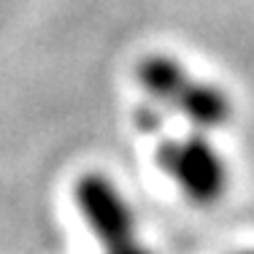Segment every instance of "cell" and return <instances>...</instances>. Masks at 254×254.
Masks as SVG:
<instances>
[{"instance_id":"2","label":"cell","mask_w":254,"mask_h":254,"mask_svg":"<svg viewBox=\"0 0 254 254\" xmlns=\"http://www.w3.org/2000/svg\"><path fill=\"white\" fill-rule=\"evenodd\" d=\"M73 203L92 230L103 254H152L138 233V222L125 192L106 173L89 171L76 179Z\"/></svg>"},{"instance_id":"4","label":"cell","mask_w":254,"mask_h":254,"mask_svg":"<svg viewBox=\"0 0 254 254\" xmlns=\"http://www.w3.org/2000/svg\"><path fill=\"white\" fill-rule=\"evenodd\" d=\"M241 254H254V252H241Z\"/></svg>"},{"instance_id":"1","label":"cell","mask_w":254,"mask_h":254,"mask_svg":"<svg viewBox=\"0 0 254 254\" xmlns=\"http://www.w3.org/2000/svg\"><path fill=\"white\" fill-rule=\"evenodd\" d=\"M138 84L160 106L176 111L197 130H216L233 119V103L216 84L195 78L179 60L149 54L135 68Z\"/></svg>"},{"instance_id":"3","label":"cell","mask_w":254,"mask_h":254,"mask_svg":"<svg viewBox=\"0 0 254 254\" xmlns=\"http://www.w3.org/2000/svg\"><path fill=\"white\" fill-rule=\"evenodd\" d=\"M154 160L192 203L214 205L225 197L230 184L227 162L203 135L162 138L154 149Z\"/></svg>"}]
</instances>
